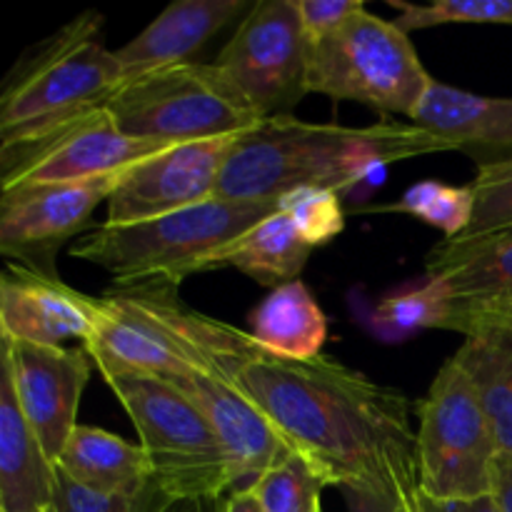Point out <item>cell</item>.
<instances>
[{
  "label": "cell",
  "instance_id": "obj_32",
  "mask_svg": "<svg viewBox=\"0 0 512 512\" xmlns=\"http://www.w3.org/2000/svg\"><path fill=\"white\" fill-rule=\"evenodd\" d=\"M420 512H500L493 495L465 500H438L420 493Z\"/></svg>",
  "mask_w": 512,
  "mask_h": 512
},
{
  "label": "cell",
  "instance_id": "obj_14",
  "mask_svg": "<svg viewBox=\"0 0 512 512\" xmlns=\"http://www.w3.org/2000/svg\"><path fill=\"white\" fill-rule=\"evenodd\" d=\"M195 400L218 433L233 473V490L253 485L265 470L290 453L268 415L228 378L208 368H193L183 378L168 380Z\"/></svg>",
  "mask_w": 512,
  "mask_h": 512
},
{
  "label": "cell",
  "instance_id": "obj_2",
  "mask_svg": "<svg viewBox=\"0 0 512 512\" xmlns=\"http://www.w3.org/2000/svg\"><path fill=\"white\" fill-rule=\"evenodd\" d=\"M453 150L413 123L345 128L305 123L293 115L265 118L233 145L215 198L235 203H278L298 188L348 193L365 180L378 183L400 160Z\"/></svg>",
  "mask_w": 512,
  "mask_h": 512
},
{
  "label": "cell",
  "instance_id": "obj_31",
  "mask_svg": "<svg viewBox=\"0 0 512 512\" xmlns=\"http://www.w3.org/2000/svg\"><path fill=\"white\" fill-rule=\"evenodd\" d=\"M300 20H303L308 43L338 30L345 20L365 10L363 0H295Z\"/></svg>",
  "mask_w": 512,
  "mask_h": 512
},
{
  "label": "cell",
  "instance_id": "obj_20",
  "mask_svg": "<svg viewBox=\"0 0 512 512\" xmlns=\"http://www.w3.org/2000/svg\"><path fill=\"white\" fill-rule=\"evenodd\" d=\"M55 465L0 373V512H43L55 503Z\"/></svg>",
  "mask_w": 512,
  "mask_h": 512
},
{
  "label": "cell",
  "instance_id": "obj_5",
  "mask_svg": "<svg viewBox=\"0 0 512 512\" xmlns=\"http://www.w3.org/2000/svg\"><path fill=\"white\" fill-rule=\"evenodd\" d=\"M133 420L168 498H225L233 490L230 460L208 415L178 385L143 373L103 375Z\"/></svg>",
  "mask_w": 512,
  "mask_h": 512
},
{
  "label": "cell",
  "instance_id": "obj_36",
  "mask_svg": "<svg viewBox=\"0 0 512 512\" xmlns=\"http://www.w3.org/2000/svg\"><path fill=\"white\" fill-rule=\"evenodd\" d=\"M223 512H265L250 488H235L225 495Z\"/></svg>",
  "mask_w": 512,
  "mask_h": 512
},
{
  "label": "cell",
  "instance_id": "obj_19",
  "mask_svg": "<svg viewBox=\"0 0 512 512\" xmlns=\"http://www.w3.org/2000/svg\"><path fill=\"white\" fill-rule=\"evenodd\" d=\"M425 273L448 285L455 310L512 305V225L440 240L425 258Z\"/></svg>",
  "mask_w": 512,
  "mask_h": 512
},
{
  "label": "cell",
  "instance_id": "obj_23",
  "mask_svg": "<svg viewBox=\"0 0 512 512\" xmlns=\"http://www.w3.org/2000/svg\"><path fill=\"white\" fill-rule=\"evenodd\" d=\"M313 250L288 215L275 210L220 250L210 270L235 268L255 283L275 290L300 278Z\"/></svg>",
  "mask_w": 512,
  "mask_h": 512
},
{
  "label": "cell",
  "instance_id": "obj_4",
  "mask_svg": "<svg viewBox=\"0 0 512 512\" xmlns=\"http://www.w3.org/2000/svg\"><path fill=\"white\" fill-rule=\"evenodd\" d=\"M278 210V203L210 198L193 208L133 225H100L73 243V258L113 275L115 288L175 285L210 263L238 235Z\"/></svg>",
  "mask_w": 512,
  "mask_h": 512
},
{
  "label": "cell",
  "instance_id": "obj_13",
  "mask_svg": "<svg viewBox=\"0 0 512 512\" xmlns=\"http://www.w3.org/2000/svg\"><path fill=\"white\" fill-rule=\"evenodd\" d=\"M93 358L85 348H50L3 338V370L20 410L38 435L50 463H58L78 428V405Z\"/></svg>",
  "mask_w": 512,
  "mask_h": 512
},
{
  "label": "cell",
  "instance_id": "obj_33",
  "mask_svg": "<svg viewBox=\"0 0 512 512\" xmlns=\"http://www.w3.org/2000/svg\"><path fill=\"white\" fill-rule=\"evenodd\" d=\"M500 512H512V455L500 453L493 465V488H490Z\"/></svg>",
  "mask_w": 512,
  "mask_h": 512
},
{
  "label": "cell",
  "instance_id": "obj_37",
  "mask_svg": "<svg viewBox=\"0 0 512 512\" xmlns=\"http://www.w3.org/2000/svg\"><path fill=\"white\" fill-rule=\"evenodd\" d=\"M43 512H53V508H48V510H43Z\"/></svg>",
  "mask_w": 512,
  "mask_h": 512
},
{
  "label": "cell",
  "instance_id": "obj_7",
  "mask_svg": "<svg viewBox=\"0 0 512 512\" xmlns=\"http://www.w3.org/2000/svg\"><path fill=\"white\" fill-rule=\"evenodd\" d=\"M105 110L130 138L165 145L235 138L263 120L223 68L198 60L128 80Z\"/></svg>",
  "mask_w": 512,
  "mask_h": 512
},
{
  "label": "cell",
  "instance_id": "obj_15",
  "mask_svg": "<svg viewBox=\"0 0 512 512\" xmlns=\"http://www.w3.org/2000/svg\"><path fill=\"white\" fill-rule=\"evenodd\" d=\"M95 325V298L60 283L55 275L8 263L0 278L3 338L63 348L65 340H88Z\"/></svg>",
  "mask_w": 512,
  "mask_h": 512
},
{
  "label": "cell",
  "instance_id": "obj_27",
  "mask_svg": "<svg viewBox=\"0 0 512 512\" xmlns=\"http://www.w3.org/2000/svg\"><path fill=\"white\" fill-rule=\"evenodd\" d=\"M390 5L400 10L395 23L408 35L435 25H512V0H438L428 5L390 0Z\"/></svg>",
  "mask_w": 512,
  "mask_h": 512
},
{
  "label": "cell",
  "instance_id": "obj_8",
  "mask_svg": "<svg viewBox=\"0 0 512 512\" xmlns=\"http://www.w3.org/2000/svg\"><path fill=\"white\" fill-rule=\"evenodd\" d=\"M420 493L438 500L490 495L498 438L473 383L455 358L418 403Z\"/></svg>",
  "mask_w": 512,
  "mask_h": 512
},
{
  "label": "cell",
  "instance_id": "obj_10",
  "mask_svg": "<svg viewBox=\"0 0 512 512\" xmlns=\"http://www.w3.org/2000/svg\"><path fill=\"white\" fill-rule=\"evenodd\" d=\"M165 148L170 145L125 135L100 108L45 138L0 150V188L108 178Z\"/></svg>",
  "mask_w": 512,
  "mask_h": 512
},
{
  "label": "cell",
  "instance_id": "obj_35",
  "mask_svg": "<svg viewBox=\"0 0 512 512\" xmlns=\"http://www.w3.org/2000/svg\"><path fill=\"white\" fill-rule=\"evenodd\" d=\"M225 498H170L160 512H223Z\"/></svg>",
  "mask_w": 512,
  "mask_h": 512
},
{
  "label": "cell",
  "instance_id": "obj_18",
  "mask_svg": "<svg viewBox=\"0 0 512 512\" xmlns=\"http://www.w3.org/2000/svg\"><path fill=\"white\" fill-rule=\"evenodd\" d=\"M410 123L478 158V165L512 155V98L478 95L435 80Z\"/></svg>",
  "mask_w": 512,
  "mask_h": 512
},
{
  "label": "cell",
  "instance_id": "obj_25",
  "mask_svg": "<svg viewBox=\"0 0 512 512\" xmlns=\"http://www.w3.org/2000/svg\"><path fill=\"white\" fill-rule=\"evenodd\" d=\"M265 512H323L320 493L328 480L298 450H290L253 485H248Z\"/></svg>",
  "mask_w": 512,
  "mask_h": 512
},
{
  "label": "cell",
  "instance_id": "obj_30",
  "mask_svg": "<svg viewBox=\"0 0 512 512\" xmlns=\"http://www.w3.org/2000/svg\"><path fill=\"white\" fill-rule=\"evenodd\" d=\"M168 500L155 483L140 495H100L58 473L53 512H160Z\"/></svg>",
  "mask_w": 512,
  "mask_h": 512
},
{
  "label": "cell",
  "instance_id": "obj_12",
  "mask_svg": "<svg viewBox=\"0 0 512 512\" xmlns=\"http://www.w3.org/2000/svg\"><path fill=\"white\" fill-rule=\"evenodd\" d=\"M118 175L75 183H40L0 190V253L10 263L53 275V258L108 203Z\"/></svg>",
  "mask_w": 512,
  "mask_h": 512
},
{
  "label": "cell",
  "instance_id": "obj_1",
  "mask_svg": "<svg viewBox=\"0 0 512 512\" xmlns=\"http://www.w3.org/2000/svg\"><path fill=\"white\" fill-rule=\"evenodd\" d=\"M223 373L328 485L370 490L420 512L418 430L400 390L325 355L278 358L250 333L223 360Z\"/></svg>",
  "mask_w": 512,
  "mask_h": 512
},
{
  "label": "cell",
  "instance_id": "obj_28",
  "mask_svg": "<svg viewBox=\"0 0 512 512\" xmlns=\"http://www.w3.org/2000/svg\"><path fill=\"white\" fill-rule=\"evenodd\" d=\"M278 210L288 215L310 248L328 245L345 230L343 200L333 190L298 188L278 198Z\"/></svg>",
  "mask_w": 512,
  "mask_h": 512
},
{
  "label": "cell",
  "instance_id": "obj_29",
  "mask_svg": "<svg viewBox=\"0 0 512 512\" xmlns=\"http://www.w3.org/2000/svg\"><path fill=\"white\" fill-rule=\"evenodd\" d=\"M470 190L475 198L473 223L460 238L512 225V155L493 163H480Z\"/></svg>",
  "mask_w": 512,
  "mask_h": 512
},
{
  "label": "cell",
  "instance_id": "obj_17",
  "mask_svg": "<svg viewBox=\"0 0 512 512\" xmlns=\"http://www.w3.org/2000/svg\"><path fill=\"white\" fill-rule=\"evenodd\" d=\"M250 0H175L133 40L115 50L123 83L155 70L193 63V55L233 20L245 18Z\"/></svg>",
  "mask_w": 512,
  "mask_h": 512
},
{
  "label": "cell",
  "instance_id": "obj_11",
  "mask_svg": "<svg viewBox=\"0 0 512 512\" xmlns=\"http://www.w3.org/2000/svg\"><path fill=\"white\" fill-rule=\"evenodd\" d=\"M238 138L170 145L125 168L108 198V218L103 225L143 223L215 198Z\"/></svg>",
  "mask_w": 512,
  "mask_h": 512
},
{
  "label": "cell",
  "instance_id": "obj_34",
  "mask_svg": "<svg viewBox=\"0 0 512 512\" xmlns=\"http://www.w3.org/2000/svg\"><path fill=\"white\" fill-rule=\"evenodd\" d=\"M343 495L348 500L350 512H408L395 500L380 493H370V490H343Z\"/></svg>",
  "mask_w": 512,
  "mask_h": 512
},
{
  "label": "cell",
  "instance_id": "obj_6",
  "mask_svg": "<svg viewBox=\"0 0 512 512\" xmlns=\"http://www.w3.org/2000/svg\"><path fill=\"white\" fill-rule=\"evenodd\" d=\"M433 83L410 35L368 8L310 43L308 93L413 120Z\"/></svg>",
  "mask_w": 512,
  "mask_h": 512
},
{
  "label": "cell",
  "instance_id": "obj_16",
  "mask_svg": "<svg viewBox=\"0 0 512 512\" xmlns=\"http://www.w3.org/2000/svg\"><path fill=\"white\" fill-rule=\"evenodd\" d=\"M448 330L465 335L453 358L488 413L500 453L512 455V305L455 310Z\"/></svg>",
  "mask_w": 512,
  "mask_h": 512
},
{
  "label": "cell",
  "instance_id": "obj_9",
  "mask_svg": "<svg viewBox=\"0 0 512 512\" xmlns=\"http://www.w3.org/2000/svg\"><path fill=\"white\" fill-rule=\"evenodd\" d=\"M310 43L295 0H263L240 20L215 65L260 118L293 115L308 95Z\"/></svg>",
  "mask_w": 512,
  "mask_h": 512
},
{
  "label": "cell",
  "instance_id": "obj_26",
  "mask_svg": "<svg viewBox=\"0 0 512 512\" xmlns=\"http://www.w3.org/2000/svg\"><path fill=\"white\" fill-rule=\"evenodd\" d=\"M383 213H405L425 225L443 230L445 238H460L473 223L475 198L470 185H448L440 180H420L405 190L393 205H383Z\"/></svg>",
  "mask_w": 512,
  "mask_h": 512
},
{
  "label": "cell",
  "instance_id": "obj_21",
  "mask_svg": "<svg viewBox=\"0 0 512 512\" xmlns=\"http://www.w3.org/2000/svg\"><path fill=\"white\" fill-rule=\"evenodd\" d=\"M55 470L100 495H140L155 483L153 463L143 445L93 425H78Z\"/></svg>",
  "mask_w": 512,
  "mask_h": 512
},
{
  "label": "cell",
  "instance_id": "obj_3",
  "mask_svg": "<svg viewBox=\"0 0 512 512\" xmlns=\"http://www.w3.org/2000/svg\"><path fill=\"white\" fill-rule=\"evenodd\" d=\"M103 15L83 13L15 65L0 95V150L18 148L105 108L123 85Z\"/></svg>",
  "mask_w": 512,
  "mask_h": 512
},
{
  "label": "cell",
  "instance_id": "obj_24",
  "mask_svg": "<svg viewBox=\"0 0 512 512\" xmlns=\"http://www.w3.org/2000/svg\"><path fill=\"white\" fill-rule=\"evenodd\" d=\"M453 313L455 303L448 285L435 275L423 273L380 295L378 303L363 313V323L383 343H400L418 330H448Z\"/></svg>",
  "mask_w": 512,
  "mask_h": 512
},
{
  "label": "cell",
  "instance_id": "obj_22",
  "mask_svg": "<svg viewBox=\"0 0 512 512\" xmlns=\"http://www.w3.org/2000/svg\"><path fill=\"white\" fill-rule=\"evenodd\" d=\"M250 335L268 353L288 360L320 358L328 318L303 280L275 288L250 313Z\"/></svg>",
  "mask_w": 512,
  "mask_h": 512
}]
</instances>
